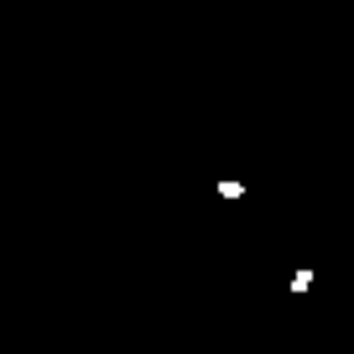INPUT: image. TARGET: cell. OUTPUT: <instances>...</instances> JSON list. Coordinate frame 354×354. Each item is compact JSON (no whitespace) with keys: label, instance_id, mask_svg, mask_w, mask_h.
<instances>
[{"label":"cell","instance_id":"obj_1","mask_svg":"<svg viewBox=\"0 0 354 354\" xmlns=\"http://www.w3.org/2000/svg\"><path fill=\"white\" fill-rule=\"evenodd\" d=\"M219 198L240 203V198H245V183H234V177H224V183H219Z\"/></svg>","mask_w":354,"mask_h":354},{"label":"cell","instance_id":"obj_2","mask_svg":"<svg viewBox=\"0 0 354 354\" xmlns=\"http://www.w3.org/2000/svg\"><path fill=\"white\" fill-rule=\"evenodd\" d=\"M313 287V271H297V277H292V292H297V297H302V292H308Z\"/></svg>","mask_w":354,"mask_h":354}]
</instances>
